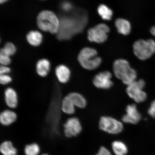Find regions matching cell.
Masks as SVG:
<instances>
[{"mask_svg": "<svg viewBox=\"0 0 155 155\" xmlns=\"http://www.w3.org/2000/svg\"><path fill=\"white\" fill-rule=\"evenodd\" d=\"M87 17L78 11L61 17L57 38L61 41L70 39L73 36L82 31L87 23Z\"/></svg>", "mask_w": 155, "mask_h": 155, "instance_id": "obj_1", "label": "cell"}, {"mask_svg": "<svg viewBox=\"0 0 155 155\" xmlns=\"http://www.w3.org/2000/svg\"><path fill=\"white\" fill-rule=\"evenodd\" d=\"M114 75L127 86L136 81L137 73L131 68L127 60L122 59L116 60L113 65Z\"/></svg>", "mask_w": 155, "mask_h": 155, "instance_id": "obj_2", "label": "cell"}, {"mask_svg": "<svg viewBox=\"0 0 155 155\" xmlns=\"http://www.w3.org/2000/svg\"><path fill=\"white\" fill-rule=\"evenodd\" d=\"M37 21L38 28L44 31L52 34H57L59 31L60 21L53 12L48 10L41 11L38 15Z\"/></svg>", "mask_w": 155, "mask_h": 155, "instance_id": "obj_3", "label": "cell"}, {"mask_svg": "<svg viewBox=\"0 0 155 155\" xmlns=\"http://www.w3.org/2000/svg\"><path fill=\"white\" fill-rule=\"evenodd\" d=\"M78 60L81 66L88 70L96 69L102 63L101 58L98 57L96 50L90 47H85L81 50Z\"/></svg>", "mask_w": 155, "mask_h": 155, "instance_id": "obj_4", "label": "cell"}, {"mask_svg": "<svg viewBox=\"0 0 155 155\" xmlns=\"http://www.w3.org/2000/svg\"><path fill=\"white\" fill-rule=\"evenodd\" d=\"M133 50L139 59L142 61L148 59L155 53V41L152 39L137 40L133 44Z\"/></svg>", "mask_w": 155, "mask_h": 155, "instance_id": "obj_5", "label": "cell"}, {"mask_svg": "<svg viewBox=\"0 0 155 155\" xmlns=\"http://www.w3.org/2000/svg\"><path fill=\"white\" fill-rule=\"evenodd\" d=\"M145 83L142 79L136 80L131 84L128 85L127 92L128 95L135 102L140 103L145 101L147 94L144 91Z\"/></svg>", "mask_w": 155, "mask_h": 155, "instance_id": "obj_6", "label": "cell"}, {"mask_svg": "<svg viewBox=\"0 0 155 155\" xmlns=\"http://www.w3.org/2000/svg\"><path fill=\"white\" fill-rule=\"evenodd\" d=\"M101 130L110 134H116L123 131V123L110 116H104L100 118L99 123Z\"/></svg>", "mask_w": 155, "mask_h": 155, "instance_id": "obj_7", "label": "cell"}, {"mask_svg": "<svg viewBox=\"0 0 155 155\" xmlns=\"http://www.w3.org/2000/svg\"><path fill=\"white\" fill-rule=\"evenodd\" d=\"M109 31L110 28L107 25L104 24H99L89 29L87 38L91 42L103 43L107 39Z\"/></svg>", "mask_w": 155, "mask_h": 155, "instance_id": "obj_8", "label": "cell"}, {"mask_svg": "<svg viewBox=\"0 0 155 155\" xmlns=\"http://www.w3.org/2000/svg\"><path fill=\"white\" fill-rule=\"evenodd\" d=\"M63 133L68 138L76 137L82 131V126L80 120L75 117L68 118L63 125Z\"/></svg>", "mask_w": 155, "mask_h": 155, "instance_id": "obj_9", "label": "cell"}, {"mask_svg": "<svg viewBox=\"0 0 155 155\" xmlns=\"http://www.w3.org/2000/svg\"><path fill=\"white\" fill-rule=\"evenodd\" d=\"M112 74L110 71H104L95 76L93 82L94 86L98 88L108 89L112 86Z\"/></svg>", "mask_w": 155, "mask_h": 155, "instance_id": "obj_10", "label": "cell"}, {"mask_svg": "<svg viewBox=\"0 0 155 155\" xmlns=\"http://www.w3.org/2000/svg\"><path fill=\"white\" fill-rule=\"evenodd\" d=\"M126 111V114L122 119L124 123L136 124L140 121L141 116L135 104H129L127 107Z\"/></svg>", "mask_w": 155, "mask_h": 155, "instance_id": "obj_11", "label": "cell"}, {"mask_svg": "<svg viewBox=\"0 0 155 155\" xmlns=\"http://www.w3.org/2000/svg\"><path fill=\"white\" fill-rule=\"evenodd\" d=\"M18 116L15 112L11 110H3L0 114V123L5 127L12 125L17 121Z\"/></svg>", "mask_w": 155, "mask_h": 155, "instance_id": "obj_12", "label": "cell"}, {"mask_svg": "<svg viewBox=\"0 0 155 155\" xmlns=\"http://www.w3.org/2000/svg\"><path fill=\"white\" fill-rule=\"evenodd\" d=\"M5 101L7 106L11 109L17 107L18 104V98L17 93L14 89L8 87L5 91Z\"/></svg>", "mask_w": 155, "mask_h": 155, "instance_id": "obj_13", "label": "cell"}, {"mask_svg": "<svg viewBox=\"0 0 155 155\" xmlns=\"http://www.w3.org/2000/svg\"><path fill=\"white\" fill-rule=\"evenodd\" d=\"M55 73L58 81L63 84L67 83L70 78V69L65 65L61 64L57 66L55 69Z\"/></svg>", "mask_w": 155, "mask_h": 155, "instance_id": "obj_14", "label": "cell"}, {"mask_svg": "<svg viewBox=\"0 0 155 155\" xmlns=\"http://www.w3.org/2000/svg\"><path fill=\"white\" fill-rule=\"evenodd\" d=\"M51 64L47 59L44 58L39 60L36 64V71L40 77H45L49 73Z\"/></svg>", "mask_w": 155, "mask_h": 155, "instance_id": "obj_15", "label": "cell"}, {"mask_svg": "<svg viewBox=\"0 0 155 155\" xmlns=\"http://www.w3.org/2000/svg\"><path fill=\"white\" fill-rule=\"evenodd\" d=\"M0 152L2 155H18V150L12 141L5 140L0 144Z\"/></svg>", "mask_w": 155, "mask_h": 155, "instance_id": "obj_16", "label": "cell"}, {"mask_svg": "<svg viewBox=\"0 0 155 155\" xmlns=\"http://www.w3.org/2000/svg\"><path fill=\"white\" fill-rule=\"evenodd\" d=\"M115 25L118 32L124 35H129L131 32V25L128 21L119 18L115 21Z\"/></svg>", "mask_w": 155, "mask_h": 155, "instance_id": "obj_17", "label": "cell"}, {"mask_svg": "<svg viewBox=\"0 0 155 155\" xmlns=\"http://www.w3.org/2000/svg\"><path fill=\"white\" fill-rule=\"evenodd\" d=\"M26 39L28 43L33 46H38L42 43L43 36L37 31H32L26 36Z\"/></svg>", "mask_w": 155, "mask_h": 155, "instance_id": "obj_18", "label": "cell"}, {"mask_svg": "<svg viewBox=\"0 0 155 155\" xmlns=\"http://www.w3.org/2000/svg\"><path fill=\"white\" fill-rule=\"evenodd\" d=\"M75 107L81 108L86 107L87 101L82 95L77 92H71L67 95Z\"/></svg>", "mask_w": 155, "mask_h": 155, "instance_id": "obj_19", "label": "cell"}, {"mask_svg": "<svg viewBox=\"0 0 155 155\" xmlns=\"http://www.w3.org/2000/svg\"><path fill=\"white\" fill-rule=\"evenodd\" d=\"M75 106L67 96L62 100L61 108V112L68 115H72L75 112Z\"/></svg>", "mask_w": 155, "mask_h": 155, "instance_id": "obj_20", "label": "cell"}, {"mask_svg": "<svg viewBox=\"0 0 155 155\" xmlns=\"http://www.w3.org/2000/svg\"><path fill=\"white\" fill-rule=\"evenodd\" d=\"M41 152V148L40 145L36 142L28 143L24 147L25 155H40Z\"/></svg>", "mask_w": 155, "mask_h": 155, "instance_id": "obj_21", "label": "cell"}, {"mask_svg": "<svg viewBox=\"0 0 155 155\" xmlns=\"http://www.w3.org/2000/svg\"><path fill=\"white\" fill-rule=\"evenodd\" d=\"M112 148L116 155H126L128 153L127 147L124 143L120 141H115L112 144Z\"/></svg>", "mask_w": 155, "mask_h": 155, "instance_id": "obj_22", "label": "cell"}, {"mask_svg": "<svg viewBox=\"0 0 155 155\" xmlns=\"http://www.w3.org/2000/svg\"><path fill=\"white\" fill-rule=\"evenodd\" d=\"M98 14L104 20H111L113 15V12L107 6L102 4L99 6L97 8Z\"/></svg>", "mask_w": 155, "mask_h": 155, "instance_id": "obj_23", "label": "cell"}, {"mask_svg": "<svg viewBox=\"0 0 155 155\" xmlns=\"http://www.w3.org/2000/svg\"><path fill=\"white\" fill-rule=\"evenodd\" d=\"M1 49L10 57L15 55L17 51V48L15 45L10 42L6 43L4 47Z\"/></svg>", "mask_w": 155, "mask_h": 155, "instance_id": "obj_24", "label": "cell"}, {"mask_svg": "<svg viewBox=\"0 0 155 155\" xmlns=\"http://www.w3.org/2000/svg\"><path fill=\"white\" fill-rule=\"evenodd\" d=\"M11 57L5 53L2 50H0V63L2 65L8 66L11 63Z\"/></svg>", "mask_w": 155, "mask_h": 155, "instance_id": "obj_25", "label": "cell"}, {"mask_svg": "<svg viewBox=\"0 0 155 155\" xmlns=\"http://www.w3.org/2000/svg\"><path fill=\"white\" fill-rule=\"evenodd\" d=\"M61 8L64 12H68L72 10L73 6L72 4L68 1H63L61 3Z\"/></svg>", "mask_w": 155, "mask_h": 155, "instance_id": "obj_26", "label": "cell"}, {"mask_svg": "<svg viewBox=\"0 0 155 155\" xmlns=\"http://www.w3.org/2000/svg\"><path fill=\"white\" fill-rule=\"evenodd\" d=\"M12 79L8 74H2L0 75V83L3 85H7L12 82Z\"/></svg>", "mask_w": 155, "mask_h": 155, "instance_id": "obj_27", "label": "cell"}, {"mask_svg": "<svg viewBox=\"0 0 155 155\" xmlns=\"http://www.w3.org/2000/svg\"><path fill=\"white\" fill-rule=\"evenodd\" d=\"M96 155H112L110 151L104 147H101L98 152Z\"/></svg>", "mask_w": 155, "mask_h": 155, "instance_id": "obj_28", "label": "cell"}, {"mask_svg": "<svg viewBox=\"0 0 155 155\" xmlns=\"http://www.w3.org/2000/svg\"><path fill=\"white\" fill-rule=\"evenodd\" d=\"M148 112L149 115L155 119V100L151 104Z\"/></svg>", "mask_w": 155, "mask_h": 155, "instance_id": "obj_29", "label": "cell"}, {"mask_svg": "<svg viewBox=\"0 0 155 155\" xmlns=\"http://www.w3.org/2000/svg\"><path fill=\"white\" fill-rule=\"evenodd\" d=\"M11 70L10 68L8 66L1 65L0 67V74H8L11 72Z\"/></svg>", "mask_w": 155, "mask_h": 155, "instance_id": "obj_30", "label": "cell"}, {"mask_svg": "<svg viewBox=\"0 0 155 155\" xmlns=\"http://www.w3.org/2000/svg\"><path fill=\"white\" fill-rule=\"evenodd\" d=\"M150 31L151 33L155 36V26L152 27L150 29Z\"/></svg>", "mask_w": 155, "mask_h": 155, "instance_id": "obj_31", "label": "cell"}, {"mask_svg": "<svg viewBox=\"0 0 155 155\" xmlns=\"http://www.w3.org/2000/svg\"><path fill=\"white\" fill-rule=\"evenodd\" d=\"M8 1V0H0V2H1V4L3 3Z\"/></svg>", "mask_w": 155, "mask_h": 155, "instance_id": "obj_32", "label": "cell"}, {"mask_svg": "<svg viewBox=\"0 0 155 155\" xmlns=\"http://www.w3.org/2000/svg\"><path fill=\"white\" fill-rule=\"evenodd\" d=\"M40 155H50V154L47 153H44L41 154Z\"/></svg>", "mask_w": 155, "mask_h": 155, "instance_id": "obj_33", "label": "cell"}]
</instances>
